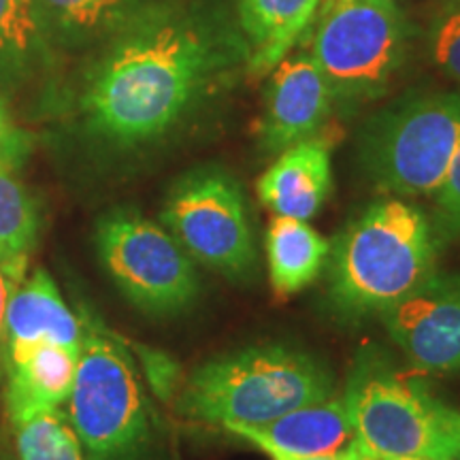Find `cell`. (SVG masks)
<instances>
[{"label":"cell","mask_w":460,"mask_h":460,"mask_svg":"<svg viewBox=\"0 0 460 460\" xmlns=\"http://www.w3.org/2000/svg\"><path fill=\"white\" fill-rule=\"evenodd\" d=\"M54 68V41L34 0H0V94L17 96Z\"/></svg>","instance_id":"obj_16"},{"label":"cell","mask_w":460,"mask_h":460,"mask_svg":"<svg viewBox=\"0 0 460 460\" xmlns=\"http://www.w3.org/2000/svg\"><path fill=\"white\" fill-rule=\"evenodd\" d=\"M147 0H34L51 41L62 48L101 45Z\"/></svg>","instance_id":"obj_19"},{"label":"cell","mask_w":460,"mask_h":460,"mask_svg":"<svg viewBox=\"0 0 460 460\" xmlns=\"http://www.w3.org/2000/svg\"><path fill=\"white\" fill-rule=\"evenodd\" d=\"M460 149V90L411 92L371 115L358 163L379 192L433 197Z\"/></svg>","instance_id":"obj_5"},{"label":"cell","mask_w":460,"mask_h":460,"mask_svg":"<svg viewBox=\"0 0 460 460\" xmlns=\"http://www.w3.org/2000/svg\"><path fill=\"white\" fill-rule=\"evenodd\" d=\"M456 460H460V447H458V454H456Z\"/></svg>","instance_id":"obj_30"},{"label":"cell","mask_w":460,"mask_h":460,"mask_svg":"<svg viewBox=\"0 0 460 460\" xmlns=\"http://www.w3.org/2000/svg\"><path fill=\"white\" fill-rule=\"evenodd\" d=\"M320 4L322 0H234V15L250 49L247 73H271L314 24Z\"/></svg>","instance_id":"obj_17"},{"label":"cell","mask_w":460,"mask_h":460,"mask_svg":"<svg viewBox=\"0 0 460 460\" xmlns=\"http://www.w3.org/2000/svg\"><path fill=\"white\" fill-rule=\"evenodd\" d=\"M222 429L258 450L273 447V450L298 454V456L337 454L348 450L356 441L343 399H331V396L288 411L261 427L226 424Z\"/></svg>","instance_id":"obj_14"},{"label":"cell","mask_w":460,"mask_h":460,"mask_svg":"<svg viewBox=\"0 0 460 460\" xmlns=\"http://www.w3.org/2000/svg\"><path fill=\"white\" fill-rule=\"evenodd\" d=\"M267 454L271 460H358V444L348 447V450L337 452V454H314V456H298V454H286L279 450H273V447H267V450H261Z\"/></svg>","instance_id":"obj_27"},{"label":"cell","mask_w":460,"mask_h":460,"mask_svg":"<svg viewBox=\"0 0 460 460\" xmlns=\"http://www.w3.org/2000/svg\"><path fill=\"white\" fill-rule=\"evenodd\" d=\"M0 460H13V458H11V456H9V454H7V450H4V447H3V446H0Z\"/></svg>","instance_id":"obj_29"},{"label":"cell","mask_w":460,"mask_h":460,"mask_svg":"<svg viewBox=\"0 0 460 460\" xmlns=\"http://www.w3.org/2000/svg\"><path fill=\"white\" fill-rule=\"evenodd\" d=\"M430 58L447 77L460 84V0H439L429 15Z\"/></svg>","instance_id":"obj_22"},{"label":"cell","mask_w":460,"mask_h":460,"mask_svg":"<svg viewBox=\"0 0 460 460\" xmlns=\"http://www.w3.org/2000/svg\"><path fill=\"white\" fill-rule=\"evenodd\" d=\"M9 427L17 460H84L65 407L11 418Z\"/></svg>","instance_id":"obj_21"},{"label":"cell","mask_w":460,"mask_h":460,"mask_svg":"<svg viewBox=\"0 0 460 460\" xmlns=\"http://www.w3.org/2000/svg\"><path fill=\"white\" fill-rule=\"evenodd\" d=\"M79 318L84 339L66 416L84 460H160L164 424L130 349L90 309Z\"/></svg>","instance_id":"obj_4"},{"label":"cell","mask_w":460,"mask_h":460,"mask_svg":"<svg viewBox=\"0 0 460 460\" xmlns=\"http://www.w3.org/2000/svg\"><path fill=\"white\" fill-rule=\"evenodd\" d=\"M41 230V205L15 171L0 166V262L28 269Z\"/></svg>","instance_id":"obj_20"},{"label":"cell","mask_w":460,"mask_h":460,"mask_svg":"<svg viewBox=\"0 0 460 460\" xmlns=\"http://www.w3.org/2000/svg\"><path fill=\"white\" fill-rule=\"evenodd\" d=\"M343 402L356 444L371 456L456 460L460 413L396 373L376 349L360 352Z\"/></svg>","instance_id":"obj_6"},{"label":"cell","mask_w":460,"mask_h":460,"mask_svg":"<svg viewBox=\"0 0 460 460\" xmlns=\"http://www.w3.org/2000/svg\"><path fill=\"white\" fill-rule=\"evenodd\" d=\"M314 22L309 54L332 107L352 111L386 94L410 49V24L393 0H324Z\"/></svg>","instance_id":"obj_7"},{"label":"cell","mask_w":460,"mask_h":460,"mask_svg":"<svg viewBox=\"0 0 460 460\" xmlns=\"http://www.w3.org/2000/svg\"><path fill=\"white\" fill-rule=\"evenodd\" d=\"M79 349L43 341L4 367V407L7 418L37 410L65 407L77 373Z\"/></svg>","instance_id":"obj_15"},{"label":"cell","mask_w":460,"mask_h":460,"mask_svg":"<svg viewBox=\"0 0 460 460\" xmlns=\"http://www.w3.org/2000/svg\"><path fill=\"white\" fill-rule=\"evenodd\" d=\"M269 279L278 295H296L324 271L331 241L309 222L275 216L267 230Z\"/></svg>","instance_id":"obj_18"},{"label":"cell","mask_w":460,"mask_h":460,"mask_svg":"<svg viewBox=\"0 0 460 460\" xmlns=\"http://www.w3.org/2000/svg\"><path fill=\"white\" fill-rule=\"evenodd\" d=\"M137 354H139L143 376L147 377L154 393L166 402L175 401L177 390H180L183 382L180 365L169 354L158 352V349L152 348H143V345L137 348Z\"/></svg>","instance_id":"obj_24"},{"label":"cell","mask_w":460,"mask_h":460,"mask_svg":"<svg viewBox=\"0 0 460 460\" xmlns=\"http://www.w3.org/2000/svg\"><path fill=\"white\" fill-rule=\"evenodd\" d=\"M331 188V146L318 137L278 154V160L256 183L258 197L269 211L305 222L312 220L322 209Z\"/></svg>","instance_id":"obj_13"},{"label":"cell","mask_w":460,"mask_h":460,"mask_svg":"<svg viewBox=\"0 0 460 460\" xmlns=\"http://www.w3.org/2000/svg\"><path fill=\"white\" fill-rule=\"evenodd\" d=\"M32 147V135L15 122L7 102L0 94V166L9 171L22 169L31 158Z\"/></svg>","instance_id":"obj_25"},{"label":"cell","mask_w":460,"mask_h":460,"mask_svg":"<svg viewBox=\"0 0 460 460\" xmlns=\"http://www.w3.org/2000/svg\"><path fill=\"white\" fill-rule=\"evenodd\" d=\"M379 318L418 369L460 373V273L435 269Z\"/></svg>","instance_id":"obj_10"},{"label":"cell","mask_w":460,"mask_h":460,"mask_svg":"<svg viewBox=\"0 0 460 460\" xmlns=\"http://www.w3.org/2000/svg\"><path fill=\"white\" fill-rule=\"evenodd\" d=\"M332 111V96L312 54H288L273 68L256 139L264 154H281L312 139Z\"/></svg>","instance_id":"obj_11"},{"label":"cell","mask_w":460,"mask_h":460,"mask_svg":"<svg viewBox=\"0 0 460 460\" xmlns=\"http://www.w3.org/2000/svg\"><path fill=\"white\" fill-rule=\"evenodd\" d=\"M433 199L437 233L441 237L460 239V149Z\"/></svg>","instance_id":"obj_23"},{"label":"cell","mask_w":460,"mask_h":460,"mask_svg":"<svg viewBox=\"0 0 460 460\" xmlns=\"http://www.w3.org/2000/svg\"><path fill=\"white\" fill-rule=\"evenodd\" d=\"M94 250L119 295L149 318H177L199 303L197 262L135 207H113L96 220Z\"/></svg>","instance_id":"obj_8"},{"label":"cell","mask_w":460,"mask_h":460,"mask_svg":"<svg viewBox=\"0 0 460 460\" xmlns=\"http://www.w3.org/2000/svg\"><path fill=\"white\" fill-rule=\"evenodd\" d=\"M439 233L405 199L373 200L331 241L326 298L341 322L382 315L435 271Z\"/></svg>","instance_id":"obj_2"},{"label":"cell","mask_w":460,"mask_h":460,"mask_svg":"<svg viewBox=\"0 0 460 460\" xmlns=\"http://www.w3.org/2000/svg\"><path fill=\"white\" fill-rule=\"evenodd\" d=\"M160 224L200 267L234 284H250L258 273L254 224L245 192L233 172L203 164L166 192Z\"/></svg>","instance_id":"obj_9"},{"label":"cell","mask_w":460,"mask_h":460,"mask_svg":"<svg viewBox=\"0 0 460 460\" xmlns=\"http://www.w3.org/2000/svg\"><path fill=\"white\" fill-rule=\"evenodd\" d=\"M250 49L224 0H147L101 43L75 88V132L102 156L158 147L247 71Z\"/></svg>","instance_id":"obj_1"},{"label":"cell","mask_w":460,"mask_h":460,"mask_svg":"<svg viewBox=\"0 0 460 460\" xmlns=\"http://www.w3.org/2000/svg\"><path fill=\"white\" fill-rule=\"evenodd\" d=\"M324 360L286 343H261L211 356L183 377L175 411L190 422L261 427L332 396Z\"/></svg>","instance_id":"obj_3"},{"label":"cell","mask_w":460,"mask_h":460,"mask_svg":"<svg viewBox=\"0 0 460 460\" xmlns=\"http://www.w3.org/2000/svg\"><path fill=\"white\" fill-rule=\"evenodd\" d=\"M82 318L68 307L45 269L26 273L11 295L4 322V367L43 341L82 349Z\"/></svg>","instance_id":"obj_12"},{"label":"cell","mask_w":460,"mask_h":460,"mask_svg":"<svg viewBox=\"0 0 460 460\" xmlns=\"http://www.w3.org/2000/svg\"><path fill=\"white\" fill-rule=\"evenodd\" d=\"M358 460H450V458H420V456H407V458H379V456H371L367 454L362 447L358 446Z\"/></svg>","instance_id":"obj_28"},{"label":"cell","mask_w":460,"mask_h":460,"mask_svg":"<svg viewBox=\"0 0 460 460\" xmlns=\"http://www.w3.org/2000/svg\"><path fill=\"white\" fill-rule=\"evenodd\" d=\"M28 269L15 267V264L0 262V384L4 379V322H7V307L11 301V295L24 279Z\"/></svg>","instance_id":"obj_26"}]
</instances>
